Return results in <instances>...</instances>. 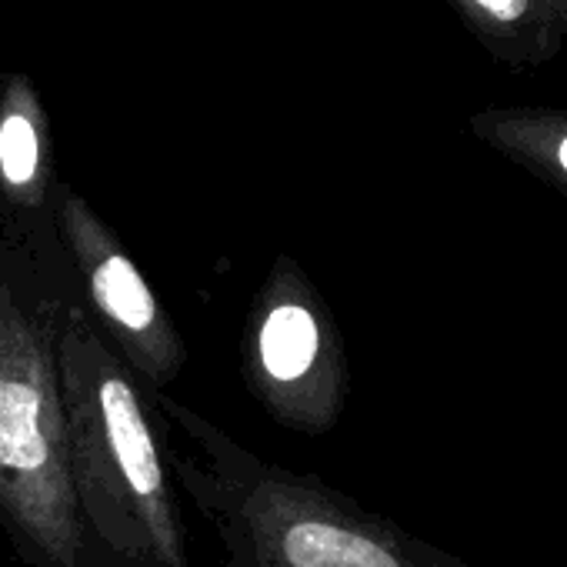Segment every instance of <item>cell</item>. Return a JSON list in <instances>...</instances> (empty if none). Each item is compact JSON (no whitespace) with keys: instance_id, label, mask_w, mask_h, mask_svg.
I'll return each instance as SVG.
<instances>
[{"instance_id":"cell-1","label":"cell","mask_w":567,"mask_h":567,"mask_svg":"<svg viewBox=\"0 0 567 567\" xmlns=\"http://www.w3.org/2000/svg\"><path fill=\"white\" fill-rule=\"evenodd\" d=\"M64 250L48 227L0 240V527L24 567H97L71 477L61 394Z\"/></svg>"},{"instance_id":"cell-2","label":"cell","mask_w":567,"mask_h":567,"mask_svg":"<svg viewBox=\"0 0 567 567\" xmlns=\"http://www.w3.org/2000/svg\"><path fill=\"white\" fill-rule=\"evenodd\" d=\"M61 394L74 494L97 567H190L167 424L74 298L61 324Z\"/></svg>"},{"instance_id":"cell-3","label":"cell","mask_w":567,"mask_h":567,"mask_svg":"<svg viewBox=\"0 0 567 567\" xmlns=\"http://www.w3.org/2000/svg\"><path fill=\"white\" fill-rule=\"evenodd\" d=\"M240 374L280 427L321 434L344 404V354L305 267L277 257L260 280L240 338Z\"/></svg>"},{"instance_id":"cell-4","label":"cell","mask_w":567,"mask_h":567,"mask_svg":"<svg viewBox=\"0 0 567 567\" xmlns=\"http://www.w3.org/2000/svg\"><path fill=\"white\" fill-rule=\"evenodd\" d=\"M51 217L74 308L151 401L167 394L190 354L164 301L127 257L117 234L81 197H61Z\"/></svg>"},{"instance_id":"cell-5","label":"cell","mask_w":567,"mask_h":567,"mask_svg":"<svg viewBox=\"0 0 567 567\" xmlns=\"http://www.w3.org/2000/svg\"><path fill=\"white\" fill-rule=\"evenodd\" d=\"M0 177H4V187L24 197V210L28 217V234L21 240H28L31 234H38L48 220L38 217V200H34V187L41 177V137L38 127L31 124V117L24 114H8L4 124H0Z\"/></svg>"},{"instance_id":"cell-6","label":"cell","mask_w":567,"mask_h":567,"mask_svg":"<svg viewBox=\"0 0 567 567\" xmlns=\"http://www.w3.org/2000/svg\"><path fill=\"white\" fill-rule=\"evenodd\" d=\"M474 8L497 24H520L530 14V0H474Z\"/></svg>"},{"instance_id":"cell-7","label":"cell","mask_w":567,"mask_h":567,"mask_svg":"<svg viewBox=\"0 0 567 567\" xmlns=\"http://www.w3.org/2000/svg\"><path fill=\"white\" fill-rule=\"evenodd\" d=\"M560 164H564V171H567V141L560 144Z\"/></svg>"}]
</instances>
